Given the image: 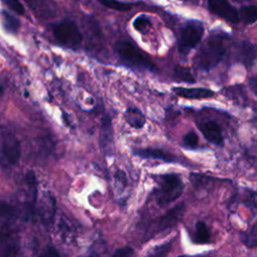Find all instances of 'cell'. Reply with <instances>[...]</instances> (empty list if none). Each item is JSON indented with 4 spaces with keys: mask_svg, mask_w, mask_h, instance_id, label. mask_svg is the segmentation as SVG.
I'll use <instances>...</instances> for the list:
<instances>
[{
    "mask_svg": "<svg viewBox=\"0 0 257 257\" xmlns=\"http://www.w3.org/2000/svg\"><path fill=\"white\" fill-rule=\"evenodd\" d=\"M226 53V44L221 35L210 36L201 46L195 56V65L198 69L209 71L216 67Z\"/></svg>",
    "mask_w": 257,
    "mask_h": 257,
    "instance_id": "1",
    "label": "cell"
},
{
    "mask_svg": "<svg viewBox=\"0 0 257 257\" xmlns=\"http://www.w3.org/2000/svg\"><path fill=\"white\" fill-rule=\"evenodd\" d=\"M114 50L120 60L128 66L149 71H155L157 69L155 63L128 41H117L114 44Z\"/></svg>",
    "mask_w": 257,
    "mask_h": 257,
    "instance_id": "2",
    "label": "cell"
},
{
    "mask_svg": "<svg viewBox=\"0 0 257 257\" xmlns=\"http://www.w3.org/2000/svg\"><path fill=\"white\" fill-rule=\"evenodd\" d=\"M184 191V184L176 174H166L160 177L156 190V200L160 206L167 205L178 199Z\"/></svg>",
    "mask_w": 257,
    "mask_h": 257,
    "instance_id": "3",
    "label": "cell"
},
{
    "mask_svg": "<svg viewBox=\"0 0 257 257\" xmlns=\"http://www.w3.org/2000/svg\"><path fill=\"white\" fill-rule=\"evenodd\" d=\"M54 38L62 45L75 48L82 41V34L77 25L70 20H64L54 25L53 27Z\"/></svg>",
    "mask_w": 257,
    "mask_h": 257,
    "instance_id": "4",
    "label": "cell"
},
{
    "mask_svg": "<svg viewBox=\"0 0 257 257\" xmlns=\"http://www.w3.org/2000/svg\"><path fill=\"white\" fill-rule=\"evenodd\" d=\"M204 28L199 22H190L184 26L180 33L178 50L181 54L187 55L201 41Z\"/></svg>",
    "mask_w": 257,
    "mask_h": 257,
    "instance_id": "5",
    "label": "cell"
},
{
    "mask_svg": "<svg viewBox=\"0 0 257 257\" xmlns=\"http://www.w3.org/2000/svg\"><path fill=\"white\" fill-rule=\"evenodd\" d=\"M208 7L212 13L228 22L237 23L239 21L237 10L229 3L228 0H208Z\"/></svg>",
    "mask_w": 257,
    "mask_h": 257,
    "instance_id": "6",
    "label": "cell"
},
{
    "mask_svg": "<svg viewBox=\"0 0 257 257\" xmlns=\"http://www.w3.org/2000/svg\"><path fill=\"white\" fill-rule=\"evenodd\" d=\"M184 213H185V204L181 203L176 205L174 208L169 210L164 216H162L159 219L155 233L157 232L160 233L174 227L182 219Z\"/></svg>",
    "mask_w": 257,
    "mask_h": 257,
    "instance_id": "7",
    "label": "cell"
},
{
    "mask_svg": "<svg viewBox=\"0 0 257 257\" xmlns=\"http://www.w3.org/2000/svg\"><path fill=\"white\" fill-rule=\"evenodd\" d=\"M2 155L10 165L18 163L21 156V147L18 140L13 136H6L2 141Z\"/></svg>",
    "mask_w": 257,
    "mask_h": 257,
    "instance_id": "8",
    "label": "cell"
},
{
    "mask_svg": "<svg viewBox=\"0 0 257 257\" xmlns=\"http://www.w3.org/2000/svg\"><path fill=\"white\" fill-rule=\"evenodd\" d=\"M17 249V241L13 233L7 227L0 226V257H13Z\"/></svg>",
    "mask_w": 257,
    "mask_h": 257,
    "instance_id": "9",
    "label": "cell"
},
{
    "mask_svg": "<svg viewBox=\"0 0 257 257\" xmlns=\"http://www.w3.org/2000/svg\"><path fill=\"white\" fill-rule=\"evenodd\" d=\"M197 126H198L199 131L201 132V134L203 135V137L208 142H210L216 146L223 145L224 138L222 135V131H221L219 124H217V122H215L213 120H208V121L197 123Z\"/></svg>",
    "mask_w": 257,
    "mask_h": 257,
    "instance_id": "10",
    "label": "cell"
},
{
    "mask_svg": "<svg viewBox=\"0 0 257 257\" xmlns=\"http://www.w3.org/2000/svg\"><path fill=\"white\" fill-rule=\"evenodd\" d=\"M55 200L49 192H46L42 195L39 203L38 214L41 221L45 225H50L53 221L55 215Z\"/></svg>",
    "mask_w": 257,
    "mask_h": 257,
    "instance_id": "11",
    "label": "cell"
},
{
    "mask_svg": "<svg viewBox=\"0 0 257 257\" xmlns=\"http://www.w3.org/2000/svg\"><path fill=\"white\" fill-rule=\"evenodd\" d=\"M237 59L246 67H251L257 59V45L250 41H242L237 52Z\"/></svg>",
    "mask_w": 257,
    "mask_h": 257,
    "instance_id": "12",
    "label": "cell"
},
{
    "mask_svg": "<svg viewBox=\"0 0 257 257\" xmlns=\"http://www.w3.org/2000/svg\"><path fill=\"white\" fill-rule=\"evenodd\" d=\"M173 91L181 97L189 99H204L210 98L215 95V91L204 87H182L177 86L173 88Z\"/></svg>",
    "mask_w": 257,
    "mask_h": 257,
    "instance_id": "13",
    "label": "cell"
},
{
    "mask_svg": "<svg viewBox=\"0 0 257 257\" xmlns=\"http://www.w3.org/2000/svg\"><path fill=\"white\" fill-rule=\"evenodd\" d=\"M134 154L144 158V159H155V160H161L166 163H175L178 162V159L165 151H162L160 149H153V148H147V149H136L134 150Z\"/></svg>",
    "mask_w": 257,
    "mask_h": 257,
    "instance_id": "14",
    "label": "cell"
},
{
    "mask_svg": "<svg viewBox=\"0 0 257 257\" xmlns=\"http://www.w3.org/2000/svg\"><path fill=\"white\" fill-rule=\"evenodd\" d=\"M125 121L134 128H142L146 123V117L137 107H130L124 113Z\"/></svg>",
    "mask_w": 257,
    "mask_h": 257,
    "instance_id": "15",
    "label": "cell"
},
{
    "mask_svg": "<svg viewBox=\"0 0 257 257\" xmlns=\"http://www.w3.org/2000/svg\"><path fill=\"white\" fill-rule=\"evenodd\" d=\"M173 77L176 81L187 82V83L195 82V78L191 72V69L188 66H184V65H176L175 66Z\"/></svg>",
    "mask_w": 257,
    "mask_h": 257,
    "instance_id": "16",
    "label": "cell"
},
{
    "mask_svg": "<svg viewBox=\"0 0 257 257\" xmlns=\"http://www.w3.org/2000/svg\"><path fill=\"white\" fill-rule=\"evenodd\" d=\"M239 19L246 24H251L257 21V6L247 5L242 6L238 12Z\"/></svg>",
    "mask_w": 257,
    "mask_h": 257,
    "instance_id": "17",
    "label": "cell"
},
{
    "mask_svg": "<svg viewBox=\"0 0 257 257\" xmlns=\"http://www.w3.org/2000/svg\"><path fill=\"white\" fill-rule=\"evenodd\" d=\"M1 17H2V24L8 32L16 33L18 31L20 27V22L15 16L10 14L6 10H3L1 12Z\"/></svg>",
    "mask_w": 257,
    "mask_h": 257,
    "instance_id": "18",
    "label": "cell"
},
{
    "mask_svg": "<svg viewBox=\"0 0 257 257\" xmlns=\"http://www.w3.org/2000/svg\"><path fill=\"white\" fill-rule=\"evenodd\" d=\"M210 240V232L208 230L207 225L202 222L199 221L196 223V230H195V241L197 243H208Z\"/></svg>",
    "mask_w": 257,
    "mask_h": 257,
    "instance_id": "19",
    "label": "cell"
},
{
    "mask_svg": "<svg viewBox=\"0 0 257 257\" xmlns=\"http://www.w3.org/2000/svg\"><path fill=\"white\" fill-rule=\"evenodd\" d=\"M242 241L248 247H257V222L247 232L242 234Z\"/></svg>",
    "mask_w": 257,
    "mask_h": 257,
    "instance_id": "20",
    "label": "cell"
},
{
    "mask_svg": "<svg viewBox=\"0 0 257 257\" xmlns=\"http://www.w3.org/2000/svg\"><path fill=\"white\" fill-rule=\"evenodd\" d=\"M133 26L141 33H146L152 26V20L147 15H139L134 19Z\"/></svg>",
    "mask_w": 257,
    "mask_h": 257,
    "instance_id": "21",
    "label": "cell"
},
{
    "mask_svg": "<svg viewBox=\"0 0 257 257\" xmlns=\"http://www.w3.org/2000/svg\"><path fill=\"white\" fill-rule=\"evenodd\" d=\"M103 6L109 8V9H113L116 11H126L130 10L132 8V4L131 3H126V2H121L118 0H98Z\"/></svg>",
    "mask_w": 257,
    "mask_h": 257,
    "instance_id": "22",
    "label": "cell"
},
{
    "mask_svg": "<svg viewBox=\"0 0 257 257\" xmlns=\"http://www.w3.org/2000/svg\"><path fill=\"white\" fill-rule=\"evenodd\" d=\"M172 245H173V242L171 240L165 244L155 247L151 253V257H166L171 251Z\"/></svg>",
    "mask_w": 257,
    "mask_h": 257,
    "instance_id": "23",
    "label": "cell"
},
{
    "mask_svg": "<svg viewBox=\"0 0 257 257\" xmlns=\"http://www.w3.org/2000/svg\"><path fill=\"white\" fill-rule=\"evenodd\" d=\"M2 2L14 13L18 15L24 14V7L19 0H2Z\"/></svg>",
    "mask_w": 257,
    "mask_h": 257,
    "instance_id": "24",
    "label": "cell"
},
{
    "mask_svg": "<svg viewBox=\"0 0 257 257\" xmlns=\"http://www.w3.org/2000/svg\"><path fill=\"white\" fill-rule=\"evenodd\" d=\"M14 214V208L10 204L0 200V218H10L13 217Z\"/></svg>",
    "mask_w": 257,
    "mask_h": 257,
    "instance_id": "25",
    "label": "cell"
},
{
    "mask_svg": "<svg viewBox=\"0 0 257 257\" xmlns=\"http://www.w3.org/2000/svg\"><path fill=\"white\" fill-rule=\"evenodd\" d=\"M183 142L187 148L195 149L198 146V136L193 132L187 133L183 138Z\"/></svg>",
    "mask_w": 257,
    "mask_h": 257,
    "instance_id": "26",
    "label": "cell"
},
{
    "mask_svg": "<svg viewBox=\"0 0 257 257\" xmlns=\"http://www.w3.org/2000/svg\"><path fill=\"white\" fill-rule=\"evenodd\" d=\"M112 257H137L135 250L130 247V246H125V247H121L118 248L114 251Z\"/></svg>",
    "mask_w": 257,
    "mask_h": 257,
    "instance_id": "27",
    "label": "cell"
},
{
    "mask_svg": "<svg viewBox=\"0 0 257 257\" xmlns=\"http://www.w3.org/2000/svg\"><path fill=\"white\" fill-rule=\"evenodd\" d=\"M243 203L251 208L257 207V193L250 191L249 193H246V196L243 199Z\"/></svg>",
    "mask_w": 257,
    "mask_h": 257,
    "instance_id": "28",
    "label": "cell"
},
{
    "mask_svg": "<svg viewBox=\"0 0 257 257\" xmlns=\"http://www.w3.org/2000/svg\"><path fill=\"white\" fill-rule=\"evenodd\" d=\"M38 257H60V255L53 246H48L40 253Z\"/></svg>",
    "mask_w": 257,
    "mask_h": 257,
    "instance_id": "29",
    "label": "cell"
},
{
    "mask_svg": "<svg viewBox=\"0 0 257 257\" xmlns=\"http://www.w3.org/2000/svg\"><path fill=\"white\" fill-rule=\"evenodd\" d=\"M26 183L28 184L30 189H36V178L32 171H28L26 174Z\"/></svg>",
    "mask_w": 257,
    "mask_h": 257,
    "instance_id": "30",
    "label": "cell"
},
{
    "mask_svg": "<svg viewBox=\"0 0 257 257\" xmlns=\"http://www.w3.org/2000/svg\"><path fill=\"white\" fill-rule=\"evenodd\" d=\"M115 180L117 181V183L121 186V187H124L125 184H126V178H125V175L122 171H117L115 173Z\"/></svg>",
    "mask_w": 257,
    "mask_h": 257,
    "instance_id": "31",
    "label": "cell"
},
{
    "mask_svg": "<svg viewBox=\"0 0 257 257\" xmlns=\"http://www.w3.org/2000/svg\"><path fill=\"white\" fill-rule=\"evenodd\" d=\"M186 1H188V2H190V3H198L199 0H186Z\"/></svg>",
    "mask_w": 257,
    "mask_h": 257,
    "instance_id": "32",
    "label": "cell"
},
{
    "mask_svg": "<svg viewBox=\"0 0 257 257\" xmlns=\"http://www.w3.org/2000/svg\"><path fill=\"white\" fill-rule=\"evenodd\" d=\"M2 93H3V87L0 85V96L2 95Z\"/></svg>",
    "mask_w": 257,
    "mask_h": 257,
    "instance_id": "33",
    "label": "cell"
},
{
    "mask_svg": "<svg viewBox=\"0 0 257 257\" xmlns=\"http://www.w3.org/2000/svg\"><path fill=\"white\" fill-rule=\"evenodd\" d=\"M235 1H237V2H243V1H245V0H235Z\"/></svg>",
    "mask_w": 257,
    "mask_h": 257,
    "instance_id": "34",
    "label": "cell"
},
{
    "mask_svg": "<svg viewBox=\"0 0 257 257\" xmlns=\"http://www.w3.org/2000/svg\"><path fill=\"white\" fill-rule=\"evenodd\" d=\"M88 257H96L95 255H90V256H88Z\"/></svg>",
    "mask_w": 257,
    "mask_h": 257,
    "instance_id": "35",
    "label": "cell"
},
{
    "mask_svg": "<svg viewBox=\"0 0 257 257\" xmlns=\"http://www.w3.org/2000/svg\"><path fill=\"white\" fill-rule=\"evenodd\" d=\"M178 257H185V256H178Z\"/></svg>",
    "mask_w": 257,
    "mask_h": 257,
    "instance_id": "36",
    "label": "cell"
}]
</instances>
